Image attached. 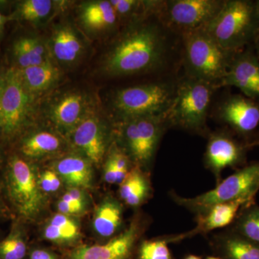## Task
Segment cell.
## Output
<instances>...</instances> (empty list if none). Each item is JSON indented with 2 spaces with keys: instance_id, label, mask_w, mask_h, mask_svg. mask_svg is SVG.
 Listing matches in <instances>:
<instances>
[{
  "instance_id": "32",
  "label": "cell",
  "mask_w": 259,
  "mask_h": 259,
  "mask_svg": "<svg viewBox=\"0 0 259 259\" xmlns=\"http://www.w3.org/2000/svg\"><path fill=\"white\" fill-rule=\"evenodd\" d=\"M104 177H105V181L108 184H116V182H117V170H116L113 159L110 154L108 155V157L105 162Z\"/></svg>"
},
{
  "instance_id": "46",
  "label": "cell",
  "mask_w": 259,
  "mask_h": 259,
  "mask_svg": "<svg viewBox=\"0 0 259 259\" xmlns=\"http://www.w3.org/2000/svg\"><path fill=\"white\" fill-rule=\"evenodd\" d=\"M0 145L3 146V136H2L1 127H0Z\"/></svg>"
},
{
  "instance_id": "6",
  "label": "cell",
  "mask_w": 259,
  "mask_h": 259,
  "mask_svg": "<svg viewBox=\"0 0 259 259\" xmlns=\"http://www.w3.org/2000/svg\"><path fill=\"white\" fill-rule=\"evenodd\" d=\"M259 190V161L245 165L226 180L218 184L215 188L192 198L179 197L171 194V197L179 205L185 207L199 215L215 204L245 199L254 203Z\"/></svg>"
},
{
  "instance_id": "38",
  "label": "cell",
  "mask_w": 259,
  "mask_h": 259,
  "mask_svg": "<svg viewBox=\"0 0 259 259\" xmlns=\"http://www.w3.org/2000/svg\"><path fill=\"white\" fill-rule=\"evenodd\" d=\"M8 69L4 67H0V100L4 93L5 84H6L7 71Z\"/></svg>"
},
{
  "instance_id": "41",
  "label": "cell",
  "mask_w": 259,
  "mask_h": 259,
  "mask_svg": "<svg viewBox=\"0 0 259 259\" xmlns=\"http://www.w3.org/2000/svg\"><path fill=\"white\" fill-rule=\"evenodd\" d=\"M254 146H259V131L255 134L254 137L253 138L250 143V147H253Z\"/></svg>"
},
{
  "instance_id": "17",
  "label": "cell",
  "mask_w": 259,
  "mask_h": 259,
  "mask_svg": "<svg viewBox=\"0 0 259 259\" xmlns=\"http://www.w3.org/2000/svg\"><path fill=\"white\" fill-rule=\"evenodd\" d=\"M248 148L246 142L238 141L230 134L212 135L206 149V165L219 178L224 168L245 164Z\"/></svg>"
},
{
  "instance_id": "31",
  "label": "cell",
  "mask_w": 259,
  "mask_h": 259,
  "mask_svg": "<svg viewBox=\"0 0 259 259\" xmlns=\"http://www.w3.org/2000/svg\"><path fill=\"white\" fill-rule=\"evenodd\" d=\"M139 259H172L166 238L143 242L139 248Z\"/></svg>"
},
{
  "instance_id": "35",
  "label": "cell",
  "mask_w": 259,
  "mask_h": 259,
  "mask_svg": "<svg viewBox=\"0 0 259 259\" xmlns=\"http://www.w3.org/2000/svg\"><path fill=\"white\" fill-rule=\"evenodd\" d=\"M30 259H57L55 255L47 250L36 248L30 252Z\"/></svg>"
},
{
  "instance_id": "36",
  "label": "cell",
  "mask_w": 259,
  "mask_h": 259,
  "mask_svg": "<svg viewBox=\"0 0 259 259\" xmlns=\"http://www.w3.org/2000/svg\"><path fill=\"white\" fill-rule=\"evenodd\" d=\"M67 192L71 196V197H73V198L76 199L77 202H79V203L85 206V197L82 191L79 190V188L72 187V188L70 189Z\"/></svg>"
},
{
  "instance_id": "1",
  "label": "cell",
  "mask_w": 259,
  "mask_h": 259,
  "mask_svg": "<svg viewBox=\"0 0 259 259\" xmlns=\"http://www.w3.org/2000/svg\"><path fill=\"white\" fill-rule=\"evenodd\" d=\"M166 52L161 28L142 19L130 23L112 42L100 68L102 74L110 77L141 74L161 64Z\"/></svg>"
},
{
  "instance_id": "25",
  "label": "cell",
  "mask_w": 259,
  "mask_h": 259,
  "mask_svg": "<svg viewBox=\"0 0 259 259\" xmlns=\"http://www.w3.org/2000/svg\"><path fill=\"white\" fill-rule=\"evenodd\" d=\"M123 220L122 204L111 197L98 206L93 220L94 229L100 236L110 238L120 229Z\"/></svg>"
},
{
  "instance_id": "27",
  "label": "cell",
  "mask_w": 259,
  "mask_h": 259,
  "mask_svg": "<svg viewBox=\"0 0 259 259\" xmlns=\"http://www.w3.org/2000/svg\"><path fill=\"white\" fill-rule=\"evenodd\" d=\"M120 185L121 199L131 207H139L149 197L151 191L149 181L139 166L130 170Z\"/></svg>"
},
{
  "instance_id": "45",
  "label": "cell",
  "mask_w": 259,
  "mask_h": 259,
  "mask_svg": "<svg viewBox=\"0 0 259 259\" xmlns=\"http://www.w3.org/2000/svg\"><path fill=\"white\" fill-rule=\"evenodd\" d=\"M185 259H202L199 258V256H197V255H190L186 257Z\"/></svg>"
},
{
  "instance_id": "26",
  "label": "cell",
  "mask_w": 259,
  "mask_h": 259,
  "mask_svg": "<svg viewBox=\"0 0 259 259\" xmlns=\"http://www.w3.org/2000/svg\"><path fill=\"white\" fill-rule=\"evenodd\" d=\"M57 3L51 0L20 1L10 17L12 20H19L32 26H38L50 20L57 9Z\"/></svg>"
},
{
  "instance_id": "7",
  "label": "cell",
  "mask_w": 259,
  "mask_h": 259,
  "mask_svg": "<svg viewBox=\"0 0 259 259\" xmlns=\"http://www.w3.org/2000/svg\"><path fill=\"white\" fill-rule=\"evenodd\" d=\"M214 89V85L194 78L182 81L166 112V122L189 131H202Z\"/></svg>"
},
{
  "instance_id": "11",
  "label": "cell",
  "mask_w": 259,
  "mask_h": 259,
  "mask_svg": "<svg viewBox=\"0 0 259 259\" xmlns=\"http://www.w3.org/2000/svg\"><path fill=\"white\" fill-rule=\"evenodd\" d=\"M165 122L166 113L121 121L126 148L138 165L147 166L153 159Z\"/></svg>"
},
{
  "instance_id": "33",
  "label": "cell",
  "mask_w": 259,
  "mask_h": 259,
  "mask_svg": "<svg viewBox=\"0 0 259 259\" xmlns=\"http://www.w3.org/2000/svg\"><path fill=\"white\" fill-rule=\"evenodd\" d=\"M58 209L61 214H66V215H71V214H76L81 213V211L79 210L74 206L65 202L63 199H61L58 203Z\"/></svg>"
},
{
  "instance_id": "28",
  "label": "cell",
  "mask_w": 259,
  "mask_h": 259,
  "mask_svg": "<svg viewBox=\"0 0 259 259\" xmlns=\"http://www.w3.org/2000/svg\"><path fill=\"white\" fill-rule=\"evenodd\" d=\"M44 234L46 239L54 243H71L79 236L80 228L69 215L58 213L48 223Z\"/></svg>"
},
{
  "instance_id": "2",
  "label": "cell",
  "mask_w": 259,
  "mask_h": 259,
  "mask_svg": "<svg viewBox=\"0 0 259 259\" xmlns=\"http://www.w3.org/2000/svg\"><path fill=\"white\" fill-rule=\"evenodd\" d=\"M203 30L220 47L233 54L253 45L258 36L256 1H225Z\"/></svg>"
},
{
  "instance_id": "8",
  "label": "cell",
  "mask_w": 259,
  "mask_h": 259,
  "mask_svg": "<svg viewBox=\"0 0 259 259\" xmlns=\"http://www.w3.org/2000/svg\"><path fill=\"white\" fill-rule=\"evenodd\" d=\"M175 90L166 83H152L122 89L112 98V107L121 121L166 113Z\"/></svg>"
},
{
  "instance_id": "14",
  "label": "cell",
  "mask_w": 259,
  "mask_h": 259,
  "mask_svg": "<svg viewBox=\"0 0 259 259\" xmlns=\"http://www.w3.org/2000/svg\"><path fill=\"white\" fill-rule=\"evenodd\" d=\"M47 45L51 58L61 69L79 63L87 50L86 38L68 20L59 22L53 27Z\"/></svg>"
},
{
  "instance_id": "29",
  "label": "cell",
  "mask_w": 259,
  "mask_h": 259,
  "mask_svg": "<svg viewBox=\"0 0 259 259\" xmlns=\"http://www.w3.org/2000/svg\"><path fill=\"white\" fill-rule=\"evenodd\" d=\"M230 230L259 245V206L253 203L243 207Z\"/></svg>"
},
{
  "instance_id": "4",
  "label": "cell",
  "mask_w": 259,
  "mask_h": 259,
  "mask_svg": "<svg viewBox=\"0 0 259 259\" xmlns=\"http://www.w3.org/2000/svg\"><path fill=\"white\" fill-rule=\"evenodd\" d=\"M4 187L7 198L20 219L31 221L44 208L38 175L31 161L14 152L8 158Z\"/></svg>"
},
{
  "instance_id": "13",
  "label": "cell",
  "mask_w": 259,
  "mask_h": 259,
  "mask_svg": "<svg viewBox=\"0 0 259 259\" xmlns=\"http://www.w3.org/2000/svg\"><path fill=\"white\" fill-rule=\"evenodd\" d=\"M144 231V223L139 218L135 219L125 231L106 243L79 247L71 252L69 259H133Z\"/></svg>"
},
{
  "instance_id": "15",
  "label": "cell",
  "mask_w": 259,
  "mask_h": 259,
  "mask_svg": "<svg viewBox=\"0 0 259 259\" xmlns=\"http://www.w3.org/2000/svg\"><path fill=\"white\" fill-rule=\"evenodd\" d=\"M219 112L221 120L250 146L259 126V101L231 95L221 104Z\"/></svg>"
},
{
  "instance_id": "40",
  "label": "cell",
  "mask_w": 259,
  "mask_h": 259,
  "mask_svg": "<svg viewBox=\"0 0 259 259\" xmlns=\"http://www.w3.org/2000/svg\"><path fill=\"white\" fill-rule=\"evenodd\" d=\"M6 206L4 203L3 196H2L1 190H0V216L3 215L6 212Z\"/></svg>"
},
{
  "instance_id": "5",
  "label": "cell",
  "mask_w": 259,
  "mask_h": 259,
  "mask_svg": "<svg viewBox=\"0 0 259 259\" xmlns=\"http://www.w3.org/2000/svg\"><path fill=\"white\" fill-rule=\"evenodd\" d=\"M185 61L190 78L220 86L237 54L228 52L203 29L184 34Z\"/></svg>"
},
{
  "instance_id": "18",
  "label": "cell",
  "mask_w": 259,
  "mask_h": 259,
  "mask_svg": "<svg viewBox=\"0 0 259 259\" xmlns=\"http://www.w3.org/2000/svg\"><path fill=\"white\" fill-rule=\"evenodd\" d=\"M79 28L92 36H103L113 32L119 20L111 3L106 0L82 3L77 10Z\"/></svg>"
},
{
  "instance_id": "37",
  "label": "cell",
  "mask_w": 259,
  "mask_h": 259,
  "mask_svg": "<svg viewBox=\"0 0 259 259\" xmlns=\"http://www.w3.org/2000/svg\"><path fill=\"white\" fill-rule=\"evenodd\" d=\"M50 176L51 185H52L53 192H56L59 190L61 186V180L59 175L55 171L50 170Z\"/></svg>"
},
{
  "instance_id": "12",
  "label": "cell",
  "mask_w": 259,
  "mask_h": 259,
  "mask_svg": "<svg viewBox=\"0 0 259 259\" xmlns=\"http://www.w3.org/2000/svg\"><path fill=\"white\" fill-rule=\"evenodd\" d=\"M75 147L92 163L100 164L107 152L108 131L97 107L69 135Z\"/></svg>"
},
{
  "instance_id": "19",
  "label": "cell",
  "mask_w": 259,
  "mask_h": 259,
  "mask_svg": "<svg viewBox=\"0 0 259 259\" xmlns=\"http://www.w3.org/2000/svg\"><path fill=\"white\" fill-rule=\"evenodd\" d=\"M252 204L253 203L241 199L215 204L203 214L197 216V226L194 230L185 234L167 238V240L168 243L179 241V240H182L187 237L194 236L199 233H208L213 230L229 226L234 222L240 211L243 207Z\"/></svg>"
},
{
  "instance_id": "21",
  "label": "cell",
  "mask_w": 259,
  "mask_h": 259,
  "mask_svg": "<svg viewBox=\"0 0 259 259\" xmlns=\"http://www.w3.org/2000/svg\"><path fill=\"white\" fill-rule=\"evenodd\" d=\"M19 70L27 90L39 101L46 95L51 94L63 79L62 69L53 59Z\"/></svg>"
},
{
  "instance_id": "44",
  "label": "cell",
  "mask_w": 259,
  "mask_h": 259,
  "mask_svg": "<svg viewBox=\"0 0 259 259\" xmlns=\"http://www.w3.org/2000/svg\"><path fill=\"white\" fill-rule=\"evenodd\" d=\"M256 11H257V18H258V36H259V0L256 1Z\"/></svg>"
},
{
  "instance_id": "16",
  "label": "cell",
  "mask_w": 259,
  "mask_h": 259,
  "mask_svg": "<svg viewBox=\"0 0 259 259\" xmlns=\"http://www.w3.org/2000/svg\"><path fill=\"white\" fill-rule=\"evenodd\" d=\"M239 89L244 96L259 101V59L253 45L237 53L219 87Z\"/></svg>"
},
{
  "instance_id": "30",
  "label": "cell",
  "mask_w": 259,
  "mask_h": 259,
  "mask_svg": "<svg viewBox=\"0 0 259 259\" xmlns=\"http://www.w3.org/2000/svg\"><path fill=\"white\" fill-rule=\"evenodd\" d=\"M15 222L11 231L0 242V259H23L26 255V237L23 226Z\"/></svg>"
},
{
  "instance_id": "47",
  "label": "cell",
  "mask_w": 259,
  "mask_h": 259,
  "mask_svg": "<svg viewBox=\"0 0 259 259\" xmlns=\"http://www.w3.org/2000/svg\"><path fill=\"white\" fill-rule=\"evenodd\" d=\"M206 259H222V258H219V257L209 256V257H207V258Z\"/></svg>"
},
{
  "instance_id": "3",
  "label": "cell",
  "mask_w": 259,
  "mask_h": 259,
  "mask_svg": "<svg viewBox=\"0 0 259 259\" xmlns=\"http://www.w3.org/2000/svg\"><path fill=\"white\" fill-rule=\"evenodd\" d=\"M25 86L20 70L10 66L0 100V127L3 144H15L31 128L38 113V102Z\"/></svg>"
},
{
  "instance_id": "34",
  "label": "cell",
  "mask_w": 259,
  "mask_h": 259,
  "mask_svg": "<svg viewBox=\"0 0 259 259\" xmlns=\"http://www.w3.org/2000/svg\"><path fill=\"white\" fill-rule=\"evenodd\" d=\"M39 184L40 189L46 192H52V185H51L50 170H47L40 175L39 178Z\"/></svg>"
},
{
  "instance_id": "22",
  "label": "cell",
  "mask_w": 259,
  "mask_h": 259,
  "mask_svg": "<svg viewBox=\"0 0 259 259\" xmlns=\"http://www.w3.org/2000/svg\"><path fill=\"white\" fill-rule=\"evenodd\" d=\"M11 67L24 69L52 59L47 41L34 35L17 37L10 48Z\"/></svg>"
},
{
  "instance_id": "9",
  "label": "cell",
  "mask_w": 259,
  "mask_h": 259,
  "mask_svg": "<svg viewBox=\"0 0 259 259\" xmlns=\"http://www.w3.org/2000/svg\"><path fill=\"white\" fill-rule=\"evenodd\" d=\"M221 0H173L161 2L156 16L168 28L182 35L204 29L219 13Z\"/></svg>"
},
{
  "instance_id": "20",
  "label": "cell",
  "mask_w": 259,
  "mask_h": 259,
  "mask_svg": "<svg viewBox=\"0 0 259 259\" xmlns=\"http://www.w3.org/2000/svg\"><path fill=\"white\" fill-rule=\"evenodd\" d=\"M20 156L31 160L52 156L64 148V141L57 133L46 129L30 128L15 144Z\"/></svg>"
},
{
  "instance_id": "43",
  "label": "cell",
  "mask_w": 259,
  "mask_h": 259,
  "mask_svg": "<svg viewBox=\"0 0 259 259\" xmlns=\"http://www.w3.org/2000/svg\"><path fill=\"white\" fill-rule=\"evenodd\" d=\"M5 160L4 152H3V146L0 145V167L3 165Z\"/></svg>"
},
{
  "instance_id": "10",
  "label": "cell",
  "mask_w": 259,
  "mask_h": 259,
  "mask_svg": "<svg viewBox=\"0 0 259 259\" xmlns=\"http://www.w3.org/2000/svg\"><path fill=\"white\" fill-rule=\"evenodd\" d=\"M97 105L84 90L70 89L48 99L42 113L59 134L69 136Z\"/></svg>"
},
{
  "instance_id": "42",
  "label": "cell",
  "mask_w": 259,
  "mask_h": 259,
  "mask_svg": "<svg viewBox=\"0 0 259 259\" xmlns=\"http://www.w3.org/2000/svg\"><path fill=\"white\" fill-rule=\"evenodd\" d=\"M253 49H254L255 54L259 59V36L255 39L254 44H253Z\"/></svg>"
},
{
  "instance_id": "23",
  "label": "cell",
  "mask_w": 259,
  "mask_h": 259,
  "mask_svg": "<svg viewBox=\"0 0 259 259\" xmlns=\"http://www.w3.org/2000/svg\"><path fill=\"white\" fill-rule=\"evenodd\" d=\"M213 245L222 259H259V245L230 229L214 237Z\"/></svg>"
},
{
  "instance_id": "39",
  "label": "cell",
  "mask_w": 259,
  "mask_h": 259,
  "mask_svg": "<svg viewBox=\"0 0 259 259\" xmlns=\"http://www.w3.org/2000/svg\"><path fill=\"white\" fill-rule=\"evenodd\" d=\"M11 17L10 15H5L0 12V42H1L2 37H3V32L6 24L9 21H11Z\"/></svg>"
},
{
  "instance_id": "24",
  "label": "cell",
  "mask_w": 259,
  "mask_h": 259,
  "mask_svg": "<svg viewBox=\"0 0 259 259\" xmlns=\"http://www.w3.org/2000/svg\"><path fill=\"white\" fill-rule=\"evenodd\" d=\"M91 164L83 156H68L56 163L55 171L71 187L90 188L93 180Z\"/></svg>"
}]
</instances>
